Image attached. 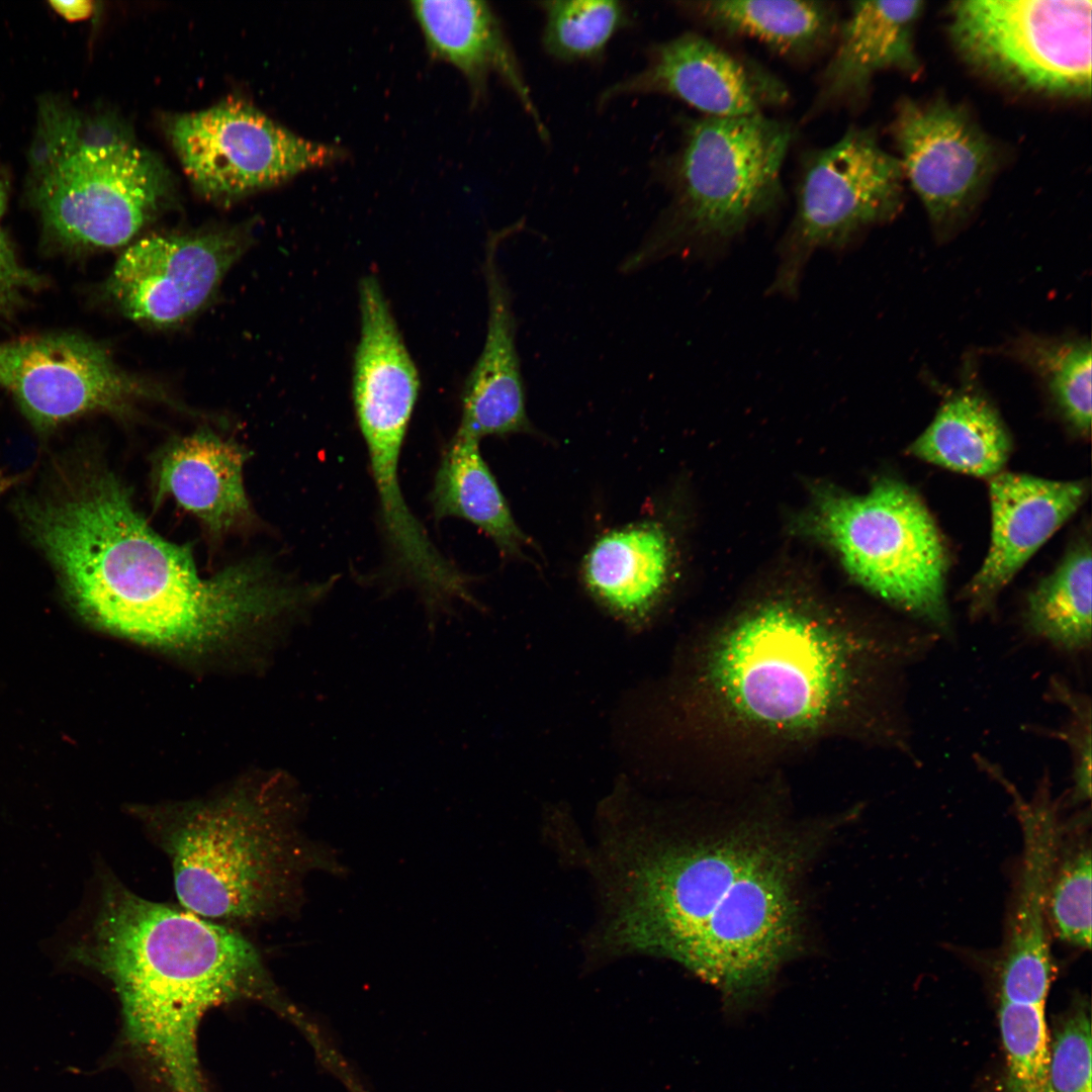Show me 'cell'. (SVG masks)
<instances>
[{
    "label": "cell",
    "mask_w": 1092,
    "mask_h": 1092,
    "mask_svg": "<svg viewBox=\"0 0 1092 1092\" xmlns=\"http://www.w3.org/2000/svg\"><path fill=\"white\" fill-rule=\"evenodd\" d=\"M245 449L210 431L171 442L154 474L156 502L171 497L195 516L212 535L252 521L244 485Z\"/></svg>",
    "instance_id": "cell-21"
},
{
    "label": "cell",
    "mask_w": 1092,
    "mask_h": 1092,
    "mask_svg": "<svg viewBox=\"0 0 1092 1092\" xmlns=\"http://www.w3.org/2000/svg\"><path fill=\"white\" fill-rule=\"evenodd\" d=\"M810 527L866 589L936 633H951L948 551L910 486L884 478L863 494L819 493Z\"/></svg>",
    "instance_id": "cell-8"
},
{
    "label": "cell",
    "mask_w": 1092,
    "mask_h": 1092,
    "mask_svg": "<svg viewBox=\"0 0 1092 1092\" xmlns=\"http://www.w3.org/2000/svg\"><path fill=\"white\" fill-rule=\"evenodd\" d=\"M73 953L112 984L128 1041L170 1092H205L196 1038L210 1008L276 998L259 950L238 929L148 900L110 873Z\"/></svg>",
    "instance_id": "cell-4"
},
{
    "label": "cell",
    "mask_w": 1092,
    "mask_h": 1092,
    "mask_svg": "<svg viewBox=\"0 0 1092 1092\" xmlns=\"http://www.w3.org/2000/svg\"><path fill=\"white\" fill-rule=\"evenodd\" d=\"M1021 356L1044 380L1068 425L1079 435L1091 428V346L1089 342L1029 339Z\"/></svg>",
    "instance_id": "cell-29"
},
{
    "label": "cell",
    "mask_w": 1092,
    "mask_h": 1092,
    "mask_svg": "<svg viewBox=\"0 0 1092 1092\" xmlns=\"http://www.w3.org/2000/svg\"><path fill=\"white\" fill-rule=\"evenodd\" d=\"M296 803L280 778L133 816L168 857L180 906L237 929L277 916L292 897L303 861Z\"/></svg>",
    "instance_id": "cell-5"
},
{
    "label": "cell",
    "mask_w": 1092,
    "mask_h": 1092,
    "mask_svg": "<svg viewBox=\"0 0 1092 1092\" xmlns=\"http://www.w3.org/2000/svg\"><path fill=\"white\" fill-rule=\"evenodd\" d=\"M250 244L238 229L150 235L116 260L104 293L130 321L171 327L196 314Z\"/></svg>",
    "instance_id": "cell-13"
},
{
    "label": "cell",
    "mask_w": 1092,
    "mask_h": 1092,
    "mask_svg": "<svg viewBox=\"0 0 1092 1092\" xmlns=\"http://www.w3.org/2000/svg\"><path fill=\"white\" fill-rule=\"evenodd\" d=\"M12 356V343L0 344V385L5 387Z\"/></svg>",
    "instance_id": "cell-35"
},
{
    "label": "cell",
    "mask_w": 1092,
    "mask_h": 1092,
    "mask_svg": "<svg viewBox=\"0 0 1092 1092\" xmlns=\"http://www.w3.org/2000/svg\"><path fill=\"white\" fill-rule=\"evenodd\" d=\"M904 177L932 223L947 230L973 208L995 169L987 135L959 105L903 99L893 122Z\"/></svg>",
    "instance_id": "cell-14"
},
{
    "label": "cell",
    "mask_w": 1092,
    "mask_h": 1092,
    "mask_svg": "<svg viewBox=\"0 0 1092 1092\" xmlns=\"http://www.w3.org/2000/svg\"><path fill=\"white\" fill-rule=\"evenodd\" d=\"M1048 696L1069 712L1068 720L1059 728H1039L1045 734L1063 741L1071 752L1072 787L1069 802L1079 805L1091 798V699L1072 689L1061 678L1051 679Z\"/></svg>",
    "instance_id": "cell-32"
},
{
    "label": "cell",
    "mask_w": 1092,
    "mask_h": 1092,
    "mask_svg": "<svg viewBox=\"0 0 1092 1092\" xmlns=\"http://www.w3.org/2000/svg\"><path fill=\"white\" fill-rule=\"evenodd\" d=\"M675 7L714 31L757 40L793 62L808 61L828 48L840 24L829 1L688 0Z\"/></svg>",
    "instance_id": "cell-23"
},
{
    "label": "cell",
    "mask_w": 1092,
    "mask_h": 1092,
    "mask_svg": "<svg viewBox=\"0 0 1092 1092\" xmlns=\"http://www.w3.org/2000/svg\"><path fill=\"white\" fill-rule=\"evenodd\" d=\"M509 235V229L493 233L486 244V334L463 387L461 419L455 434L478 442L490 436L536 433L527 412L512 294L497 263L498 246Z\"/></svg>",
    "instance_id": "cell-18"
},
{
    "label": "cell",
    "mask_w": 1092,
    "mask_h": 1092,
    "mask_svg": "<svg viewBox=\"0 0 1092 1092\" xmlns=\"http://www.w3.org/2000/svg\"><path fill=\"white\" fill-rule=\"evenodd\" d=\"M818 607L764 601L691 640L673 714L702 780L752 785L833 740L905 751L903 676L931 639Z\"/></svg>",
    "instance_id": "cell-1"
},
{
    "label": "cell",
    "mask_w": 1092,
    "mask_h": 1092,
    "mask_svg": "<svg viewBox=\"0 0 1092 1092\" xmlns=\"http://www.w3.org/2000/svg\"><path fill=\"white\" fill-rule=\"evenodd\" d=\"M17 513L77 613L113 634L199 651L321 601L317 584L281 582L258 561L203 577L191 548L158 535L109 470L84 465Z\"/></svg>",
    "instance_id": "cell-3"
},
{
    "label": "cell",
    "mask_w": 1092,
    "mask_h": 1092,
    "mask_svg": "<svg viewBox=\"0 0 1092 1092\" xmlns=\"http://www.w3.org/2000/svg\"><path fill=\"white\" fill-rule=\"evenodd\" d=\"M1054 1092H1091V1020L1085 1000H1076L1050 1036Z\"/></svg>",
    "instance_id": "cell-31"
},
{
    "label": "cell",
    "mask_w": 1092,
    "mask_h": 1092,
    "mask_svg": "<svg viewBox=\"0 0 1092 1092\" xmlns=\"http://www.w3.org/2000/svg\"><path fill=\"white\" fill-rule=\"evenodd\" d=\"M1012 451L1008 430L982 396L962 392L948 398L907 452L922 461L977 477L1003 471Z\"/></svg>",
    "instance_id": "cell-25"
},
{
    "label": "cell",
    "mask_w": 1092,
    "mask_h": 1092,
    "mask_svg": "<svg viewBox=\"0 0 1092 1092\" xmlns=\"http://www.w3.org/2000/svg\"><path fill=\"white\" fill-rule=\"evenodd\" d=\"M650 94L676 98L712 117L764 113L790 97L768 69L692 31L649 47L644 68L606 88L599 105Z\"/></svg>",
    "instance_id": "cell-15"
},
{
    "label": "cell",
    "mask_w": 1092,
    "mask_h": 1092,
    "mask_svg": "<svg viewBox=\"0 0 1092 1092\" xmlns=\"http://www.w3.org/2000/svg\"><path fill=\"white\" fill-rule=\"evenodd\" d=\"M1044 1005L1000 999L998 1021L1006 1066L1004 1092H1054Z\"/></svg>",
    "instance_id": "cell-30"
},
{
    "label": "cell",
    "mask_w": 1092,
    "mask_h": 1092,
    "mask_svg": "<svg viewBox=\"0 0 1092 1092\" xmlns=\"http://www.w3.org/2000/svg\"><path fill=\"white\" fill-rule=\"evenodd\" d=\"M90 126L65 103L39 108L31 195L46 229L70 247L128 244L162 209L168 178L145 150Z\"/></svg>",
    "instance_id": "cell-7"
},
{
    "label": "cell",
    "mask_w": 1092,
    "mask_h": 1092,
    "mask_svg": "<svg viewBox=\"0 0 1092 1092\" xmlns=\"http://www.w3.org/2000/svg\"><path fill=\"white\" fill-rule=\"evenodd\" d=\"M431 503L437 519L460 518L485 533L509 557L525 558L530 538L479 450V442L454 435L440 461Z\"/></svg>",
    "instance_id": "cell-24"
},
{
    "label": "cell",
    "mask_w": 1092,
    "mask_h": 1092,
    "mask_svg": "<svg viewBox=\"0 0 1092 1092\" xmlns=\"http://www.w3.org/2000/svg\"><path fill=\"white\" fill-rule=\"evenodd\" d=\"M794 133L764 113L684 120L678 146L662 161L669 201L622 271L720 248L774 214L785 201L782 172Z\"/></svg>",
    "instance_id": "cell-6"
},
{
    "label": "cell",
    "mask_w": 1092,
    "mask_h": 1092,
    "mask_svg": "<svg viewBox=\"0 0 1092 1092\" xmlns=\"http://www.w3.org/2000/svg\"><path fill=\"white\" fill-rule=\"evenodd\" d=\"M994 781L1012 798L1023 835L1020 873L1000 969V999L1045 1004L1054 966L1049 942L1048 895L1060 829L1048 775L1026 801L1007 776Z\"/></svg>",
    "instance_id": "cell-16"
},
{
    "label": "cell",
    "mask_w": 1092,
    "mask_h": 1092,
    "mask_svg": "<svg viewBox=\"0 0 1092 1092\" xmlns=\"http://www.w3.org/2000/svg\"><path fill=\"white\" fill-rule=\"evenodd\" d=\"M53 8L69 20H79L89 16L93 10L92 2L85 0L52 1Z\"/></svg>",
    "instance_id": "cell-34"
},
{
    "label": "cell",
    "mask_w": 1092,
    "mask_h": 1092,
    "mask_svg": "<svg viewBox=\"0 0 1092 1092\" xmlns=\"http://www.w3.org/2000/svg\"><path fill=\"white\" fill-rule=\"evenodd\" d=\"M1090 0H967L948 7L954 49L1004 85L1053 97L1091 93Z\"/></svg>",
    "instance_id": "cell-9"
},
{
    "label": "cell",
    "mask_w": 1092,
    "mask_h": 1092,
    "mask_svg": "<svg viewBox=\"0 0 1092 1092\" xmlns=\"http://www.w3.org/2000/svg\"><path fill=\"white\" fill-rule=\"evenodd\" d=\"M923 9L921 0L852 2L840 21L833 55L820 74L807 118L833 108L857 107L881 71L917 73L914 29Z\"/></svg>",
    "instance_id": "cell-19"
},
{
    "label": "cell",
    "mask_w": 1092,
    "mask_h": 1092,
    "mask_svg": "<svg viewBox=\"0 0 1092 1092\" xmlns=\"http://www.w3.org/2000/svg\"><path fill=\"white\" fill-rule=\"evenodd\" d=\"M1084 480H1052L1014 472L989 478L991 539L987 555L963 592L972 619L995 608L1003 588L1079 510Z\"/></svg>",
    "instance_id": "cell-17"
},
{
    "label": "cell",
    "mask_w": 1092,
    "mask_h": 1092,
    "mask_svg": "<svg viewBox=\"0 0 1092 1092\" xmlns=\"http://www.w3.org/2000/svg\"><path fill=\"white\" fill-rule=\"evenodd\" d=\"M2 186H3V185H2V184H1V182H0V188H1Z\"/></svg>",
    "instance_id": "cell-37"
},
{
    "label": "cell",
    "mask_w": 1092,
    "mask_h": 1092,
    "mask_svg": "<svg viewBox=\"0 0 1092 1092\" xmlns=\"http://www.w3.org/2000/svg\"><path fill=\"white\" fill-rule=\"evenodd\" d=\"M5 388L40 433L90 413L126 416L143 400L167 397L122 370L99 343L69 333L12 342Z\"/></svg>",
    "instance_id": "cell-12"
},
{
    "label": "cell",
    "mask_w": 1092,
    "mask_h": 1092,
    "mask_svg": "<svg viewBox=\"0 0 1092 1092\" xmlns=\"http://www.w3.org/2000/svg\"><path fill=\"white\" fill-rule=\"evenodd\" d=\"M796 206L779 246L770 292L798 291L805 264L818 249H842L870 226L893 218L903 203L904 173L873 128L850 126L829 146L804 153Z\"/></svg>",
    "instance_id": "cell-10"
},
{
    "label": "cell",
    "mask_w": 1092,
    "mask_h": 1092,
    "mask_svg": "<svg viewBox=\"0 0 1092 1092\" xmlns=\"http://www.w3.org/2000/svg\"><path fill=\"white\" fill-rule=\"evenodd\" d=\"M670 566L671 546L664 528L644 520L601 535L583 558L581 574L600 607L640 629L662 603Z\"/></svg>",
    "instance_id": "cell-22"
},
{
    "label": "cell",
    "mask_w": 1092,
    "mask_h": 1092,
    "mask_svg": "<svg viewBox=\"0 0 1092 1092\" xmlns=\"http://www.w3.org/2000/svg\"><path fill=\"white\" fill-rule=\"evenodd\" d=\"M1091 551L1086 539L1074 543L1054 571L1026 598V632L1068 655L1091 649Z\"/></svg>",
    "instance_id": "cell-26"
},
{
    "label": "cell",
    "mask_w": 1092,
    "mask_h": 1092,
    "mask_svg": "<svg viewBox=\"0 0 1092 1092\" xmlns=\"http://www.w3.org/2000/svg\"><path fill=\"white\" fill-rule=\"evenodd\" d=\"M1090 810L1060 824L1049 895V926L1071 946H1091Z\"/></svg>",
    "instance_id": "cell-27"
},
{
    "label": "cell",
    "mask_w": 1092,
    "mask_h": 1092,
    "mask_svg": "<svg viewBox=\"0 0 1092 1092\" xmlns=\"http://www.w3.org/2000/svg\"><path fill=\"white\" fill-rule=\"evenodd\" d=\"M411 6L431 54L465 76L476 100L483 96L489 75L496 74L533 120L542 140L549 139L514 49L486 2L418 0Z\"/></svg>",
    "instance_id": "cell-20"
},
{
    "label": "cell",
    "mask_w": 1092,
    "mask_h": 1092,
    "mask_svg": "<svg viewBox=\"0 0 1092 1092\" xmlns=\"http://www.w3.org/2000/svg\"><path fill=\"white\" fill-rule=\"evenodd\" d=\"M170 138L195 188L223 201L275 186L344 155L338 147L291 132L237 99L177 116Z\"/></svg>",
    "instance_id": "cell-11"
},
{
    "label": "cell",
    "mask_w": 1092,
    "mask_h": 1092,
    "mask_svg": "<svg viewBox=\"0 0 1092 1092\" xmlns=\"http://www.w3.org/2000/svg\"><path fill=\"white\" fill-rule=\"evenodd\" d=\"M5 190L0 188V215L5 206ZM40 283L39 278L24 268L0 228V315L8 314L29 291Z\"/></svg>",
    "instance_id": "cell-33"
},
{
    "label": "cell",
    "mask_w": 1092,
    "mask_h": 1092,
    "mask_svg": "<svg viewBox=\"0 0 1092 1092\" xmlns=\"http://www.w3.org/2000/svg\"><path fill=\"white\" fill-rule=\"evenodd\" d=\"M768 819L706 833L638 828L609 844L605 945L661 956L729 999L765 988L798 950V882L816 838Z\"/></svg>",
    "instance_id": "cell-2"
},
{
    "label": "cell",
    "mask_w": 1092,
    "mask_h": 1092,
    "mask_svg": "<svg viewBox=\"0 0 1092 1092\" xmlns=\"http://www.w3.org/2000/svg\"><path fill=\"white\" fill-rule=\"evenodd\" d=\"M542 46L563 63L595 62L604 57L617 32L630 25L629 8L616 0L541 1Z\"/></svg>",
    "instance_id": "cell-28"
},
{
    "label": "cell",
    "mask_w": 1092,
    "mask_h": 1092,
    "mask_svg": "<svg viewBox=\"0 0 1092 1092\" xmlns=\"http://www.w3.org/2000/svg\"><path fill=\"white\" fill-rule=\"evenodd\" d=\"M18 476H9L0 469V495L18 481Z\"/></svg>",
    "instance_id": "cell-36"
}]
</instances>
